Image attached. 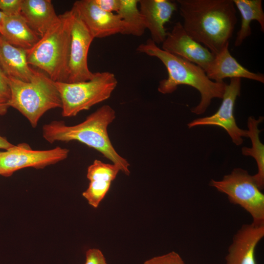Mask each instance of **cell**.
Segmentation results:
<instances>
[{
	"label": "cell",
	"instance_id": "24",
	"mask_svg": "<svg viewBox=\"0 0 264 264\" xmlns=\"http://www.w3.org/2000/svg\"><path fill=\"white\" fill-rule=\"evenodd\" d=\"M144 264H186L181 256L172 251L167 254L155 256L146 261Z\"/></svg>",
	"mask_w": 264,
	"mask_h": 264
},
{
	"label": "cell",
	"instance_id": "13",
	"mask_svg": "<svg viewBox=\"0 0 264 264\" xmlns=\"http://www.w3.org/2000/svg\"><path fill=\"white\" fill-rule=\"evenodd\" d=\"M264 237V225H243L234 236L225 257L226 264H257L256 249Z\"/></svg>",
	"mask_w": 264,
	"mask_h": 264
},
{
	"label": "cell",
	"instance_id": "9",
	"mask_svg": "<svg viewBox=\"0 0 264 264\" xmlns=\"http://www.w3.org/2000/svg\"><path fill=\"white\" fill-rule=\"evenodd\" d=\"M241 79L231 78L226 84L221 104L213 115L196 119L187 124L189 128L198 126L212 125L224 129L236 145L243 143V137H247L246 130L237 125L234 115L235 101L241 94Z\"/></svg>",
	"mask_w": 264,
	"mask_h": 264
},
{
	"label": "cell",
	"instance_id": "6",
	"mask_svg": "<svg viewBox=\"0 0 264 264\" xmlns=\"http://www.w3.org/2000/svg\"><path fill=\"white\" fill-rule=\"evenodd\" d=\"M114 74L96 72L88 81L77 83L54 82L62 102L63 117L75 116L80 112L108 99L117 85Z\"/></svg>",
	"mask_w": 264,
	"mask_h": 264
},
{
	"label": "cell",
	"instance_id": "30",
	"mask_svg": "<svg viewBox=\"0 0 264 264\" xmlns=\"http://www.w3.org/2000/svg\"><path fill=\"white\" fill-rule=\"evenodd\" d=\"M14 145L0 135V150H6L13 147Z\"/></svg>",
	"mask_w": 264,
	"mask_h": 264
},
{
	"label": "cell",
	"instance_id": "27",
	"mask_svg": "<svg viewBox=\"0 0 264 264\" xmlns=\"http://www.w3.org/2000/svg\"><path fill=\"white\" fill-rule=\"evenodd\" d=\"M97 6L102 10L110 13L117 12L120 4V0H94Z\"/></svg>",
	"mask_w": 264,
	"mask_h": 264
},
{
	"label": "cell",
	"instance_id": "14",
	"mask_svg": "<svg viewBox=\"0 0 264 264\" xmlns=\"http://www.w3.org/2000/svg\"><path fill=\"white\" fill-rule=\"evenodd\" d=\"M138 5L150 39L156 44L162 43L167 35L165 25L177 10V3L169 0H139Z\"/></svg>",
	"mask_w": 264,
	"mask_h": 264
},
{
	"label": "cell",
	"instance_id": "22",
	"mask_svg": "<svg viewBox=\"0 0 264 264\" xmlns=\"http://www.w3.org/2000/svg\"><path fill=\"white\" fill-rule=\"evenodd\" d=\"M89 181L88 186L82 195L90 205L97 208L109 190L111 182L100 178Z\"/></svg>",
	"mask_w": 264,
	"mask_h": 264
},
{
	"label": "cell",
	"instance_id": "1",
	"mask_svg": "<svg viewBox=\"0 0 264 264\" xmlns=\"http://www.w3.org/2000/svg\"><path fill=\"white\" fill-rule=\"evenodd\" d=\"M187 33L214 55L232 37L237 22L233 0H177Z\"/></svg>",
	"mask_w": 264,
	"mask_h": 264
},
{
	"label": "cell",
	"instance_id": "20",
	"mask_svg": "<svg viewBox=\"0 0 264 264\" xmlns=\"http://www.w3.org/2000/svg\"><path fill=\"white\" fill-rule=\"evenodd\" d=\"M264 117L260 116L258 119L249 116L247 120L248 130H246L247 137L250 138L251 148L243 147L242 153L243 155L253 157L257 165V173L253 176L261 190L264 187V146L260 141L259 129V124L262 122Z\"/></svg>",
	"mask_w": 264,
	"mask_h": 264
},
{
	"label": "cell",
	"instance_id": "5",
	"mask_svg": "<svg viewBox=\"0 0 264 264\" xmlns=\"http://www.w3.org/2000/svg\"><path fill=\"white\" fill-rule=\"evenodd\" d=\"M10 97L9 107L22 113L35 128L48 110L62 108L60 94L52 81L44 73L37 71L29 82L8 77Z\"/></svg>",
	"mask_w": 264,
	"mask_h": 264
},
{
	"label": "cell",
	"instance_id": "25",
	"mask_svg": "<svg viewBox=\"0 0 264 264\" xmlns=\"http://www.w3.org/2000/svg\"><path fill=\"white\" fill-rule=\"evenodd\" d=\"M22 0H0V10L6 16L21 14Z\"/></svg>",
	"mask_w": 264,
	"mask_h": 264
},
{
	"label": "cell",
	"instance_id": "17",
	"mask_svg": "<svg viewBox=\"0 0 264 264\" xmlns=\"http://www.w3.org/2000/svg\"><path fill=\"white\" fill-rule=\"evenodd\" d=\"M21 14L40 38L59 20L50 0H22Z\"/></svg>",
	"mask_w": 264,
	"mask_h": 264
},
{
	"label": "cell",
	"instance_id": "19",
	"mask_svg": "<svg viewBox=\"0 0 264 264\" xmlns=\"http://www.w3.org/2000/svg\"><path fill=\"white\" fill-rule=\"evenodd\" d=\"M235 6L241 15V28L237 32L234 43L235 46L242 44L243 41L251 34L250 23L257 21L261 31L264 32V12L262 0H233Z\"/></svg>",
	"mask_w": 264,
	"mask_h": 264
},
{
	"label": "cell",
	"instance_id": "18",
	"mask_svg": "<svg viewBox=\"0 0 264 264\" xmlns=\"http://www.w3.org/2000/svg\"><path fill=\"white\" fill-rule=\"evenodd\" d=\"M0 34L12 45L25 50L32 47L40 38L29 27L22 14L5 16Z\"/></svg>",
	"mask_w": 264,
	"mask_h": 264
},
{
	"label": "cell",
	"instance_id": "10",
	"mask_svg": "<svg viewBox=\"0 0 264 264\" xmlns=\"http://www.w3.org/2000/svg\"><path fill=\"white\" fill-rule=\"evenodd\" d=\"M71 10L94 38H103L117 34L127 35L126 24L119 16L102 10L94 0H77Z\"/></svg>",
	"mask_w": 264,
	"mask_h": 264
},
{
	"label": "cell",
	"instance_id": "21",
	"mask_svg": "<svg viewBox=\"0 0 264 264\" xmlns=\"http://www.w3.org/2000/svg\"><path fill=\"white\" fill-rule=\"evenodd\" d=\"M139 0H120L116 14L127 26V35L140 37L146 29L144 19L138 7Z\"/></svg>",
	"mask_w": 264,
	"mask_h": 264
},
{
	"label": "cell",
	"instance_id": "31",
	"mask_svg": "<svg viewBox=\"0 0 264 264\" xmlns=\"http://www.w3.org/2000/svg\"><path fill=\"white\" fill-rule=\"evenodd\" d=\"M4 17V14L0 10V34L2 32Z\"/></svg>",
	"mask_w": 264,
	"mask_h": 264
},
{
	"label": "cell",
	"instance_id": "8",
	"mask_svg": "<svg viewBox=\"0 0 264 264\" xmlns=\"http://www.w3.org/2000/svg\"><path fill=\"white\" fill-rule=\"evenodd\" d=\"M69 150L60 147L47 150H34L21 143L0 151V175L9 176L21 169L44 168L66 159Z\"/></svg>",
	"mask_w": 264,
	"mask_h": 264
},
{
	"label": "cell",
	"instance_id": "26",
	"mask_svg": "<svg viewBox=\"0 0 264 264\" xmlns=\"http://www.w3.org/2000/svg\"><path fill=\"white\" fill-rule=\"evenodd\" d=\"M85 264H108L102 251L97 248L88 249L86 253Z\"/></svg>",
	"mask_w": 264,
	"mask_h": 264
},
{
	"label": "cell",
	"instance_id": "29",
	"mask_svg": "<svg viewBox=\"0 0 264 264\" xmlns=\"http://www.w3.org/2000/svg\"><path fill=\"white\" fill-rule=\"evenodd\" d=\"M9 108L8 101L0 96V116L5 115Z\"/></svg>",
	"mask_w": 264,
	"mask_h": 264
},
{
	"label": "cell",
	"instance_id": "28",
	"mask_svg": "<svg viewBox=\"0 0 264 264\" xmlns=\"http://www.w3.org/2000/svg\"><path fill=\"white\" fill-rule=\"evenodd\" d=\"M0 96L7 101L10 97L9 78L0 67Z\"/></svg>",
	"mask_w": 264,
	"mask_h": 264
},
{
	"label": "cell",
	"instance_id": "2",
	"mask_svg": "<svg viewBox=\"0 0 264 264\" xmlns=\"http://www.w3.org/2000/svg\"><path fill=\"white\" fill-rule=\"evenodd\" d=\"M136 51L157 58L165 66L168 77L159 82L157 90L160 93H172L182 85L191 86L198 91L200 101L191 109L192 113L201 114L206 111L213 99L222 98L226 86L223 81H212L200 66L163 50L151 39L140 44Z\"/></svg>",
	"mask_w": 264,
	"mask_h": 264
},
{
	"label": "cell",
	"instance_id": "15",
	"mask_svg": "<svg viewBox=\"0 0 264 264\" xmlns=\"http://www.w3.org/2000/svg\"><path fill=\"white\" fill-rule=\"evenodd\" d=\"M228 47L229 44L215 55L205 70L208 78L215 82H221L226 78H243L264 83V75L250 71L243 67L231 55Z\"/></svg>",
	"mask_w": 264,
	"mask_h": 264
},
{
	"label": "cell",
	"instance_id": "3",
	"mask_svg": "<svg viewBox=\"0 0 264 264\" xmlns=\"http://www.w3.org/2000/svg\"><path fill=\"white\" fill-rule=\"evenodd\" d=\"M116 117L114 110L103 105L89 115L82 122L67 126L61 121H53L43 127V136L50 143L56 141H77L94 149L129 176L130 164L113 147L108 127Z\"/></svg>",
	"mask_w": 264,
	"mask_h": 264
},
{
	"label": "cell",
	"instance_id": "11",
	"mask_svg": "<svg viewBox=\"0 0 264 264\" xmlns=\"http://www.w3.org/2000/svg\"><path fill=\"white\" fill-rule=\"evenodd\" d=\"M73 14L66 82L69 83L89 80L94 73L89 69L88 64L89 48L94 38L82 20Z\"/></svg>",
	"mask_w": 264,
	"mask_h": 264
},
{
	"label": "cell",
	"instance_id": "23",
	"mask_svg": "<svg viewBox=\"0 0 264 264\" xmlns=\"http://www.w3.org/2000/svg\"><path fill=\"white\" fill-rule=\"evenodd\" d=\"M119 171V168L113 163H105L95 159L92 164L88 167L87 177L89 180L100 178L111 182Z\"/></svg>",
	"mask_w": 264,
	"mask_h": 264
},
{
	"label": "cell",
	"instance_id": "12",
	"mask_svg": "<svg viewBox=\"0 0 264 264\" xmlns=\"http://www.w3.org/2000/svg\"><path fill=\"white\" fill-rule=\"evenodd\" d=\"M161 48L198 66L204 71L215 56L206 47L192 39L180 22L167 32Z\"/></svg>",
	"mask_w": 264,
	"mask_h": 264
},
{
	"label": "cell",
	"instance_id": "7",
	"mask_svg": "<svg viewBox=\"0 0 264 264\" xmlns=\"http://www.w3.org/2000/svg\"><path fill=\"white\" fill-rule=\"evenodd\" d=\"M209 185L226 194L231 203L248 212L252 217V223L264 225V195L247 171L235 168L221 180L211 179Z\"/></svg>",
	"mask_w": 264,
	"mask_h": 264
},
{
	"label": "cell",
	"instance_id": "16",
	"mask_svg": "<svg viewBox=\"0 0 264 264\" xmlns=\"http://www.w3.org/2000/svg\"><path fill=\"white\" fill-rule=\"evenodd\" d=\"M0 67L8 77L30 81L37 71L27 62L26 50L9 43L0 34Z\"/></svg>",
	"mask_w": 264,
	"mask_h": 264
},
{
	"label": "cell",
	"instance_id": "4",
	"mask_svg": "<svg viewBox=\"0 0 264 264\" xmlns=\"http://www.w3.org/2000/svg\"><path fill=\"white\" fill-rule=\"evenodd\" d=\"M59 16L58 22L26 52L29 65L44 71L54 82H67L74 14L70 9Z\"/></svg>",
	"mask_w": 264,
	"mask_h": 264
}]
</instances>
